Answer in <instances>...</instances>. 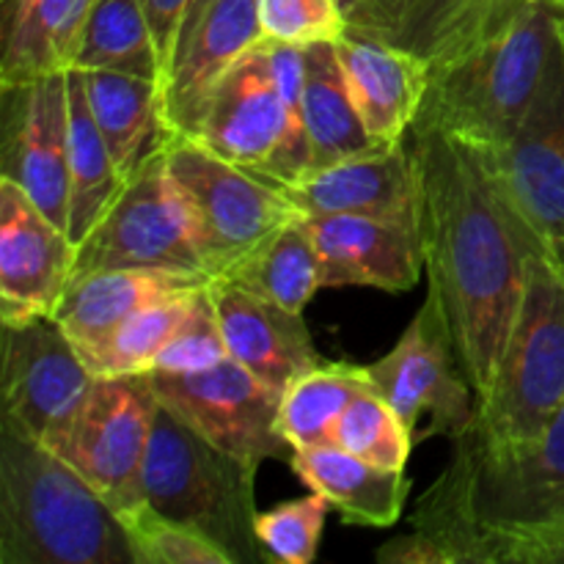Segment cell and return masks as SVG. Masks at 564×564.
Wrapping results in <instances>:
<instances>
[{
	"instance_id": "3",
	"label": "cell",
	"mask_w": 564,
	"mask_h": 564,
	"mask_svg": "<svg viewBox=\"0 0 564 564\" xmlns=\"http://www.w3.org/2000/svg\"><path fill=\"white\" fill-rule=\"evenodd\" d=\"M562 17L556 0H505L468 42L427 66L411 132L441 130L482 152L505 147L560 50Z\"/></svg>"
},
{
	"instance_id": "21",
	"label": "cell",
	"mask_w": 564,
	"mask_h": 564,
	"mask_svg": "<svg viewBox=\"0 0 564 564\" xmlns=\"http://www.w3.org/2000/svg\"><path fill=\"white\" fill-rule=\"evenodd\" d=\"M336 53L369 135L378 143L405 141L422 108L427 64L405 50L347 31L336 39Z\"/></svg>"
},
{
	"instance_id": "8",
	"label": "cell",
	"mask_w": 564,
	"mask_h": 564,
	"mask_svg": "<svg viewBox=\"0 0 564 564\" xmlns=\"http://www.w3.org/2000/svg\"><path fill=\"white\" fill-rule=\"evenodd\" d=\"M102 270H165L209 279L191 215L165 165V143L127 176L113 204L77 242L72 279Z\"/></svg>"
},
{
	"instance_id": "22",
	"label": "cell",
	"mask_w": 564,
	"mask_h": 564,
	"mask_svg": "<svg viewBox=\"0 0 564 564\" xmlns=\"http://www.w3.org/2000/svg\"><path fill=\"white\" fill-rule=\"evenodd\" d=\"M505 0H350L347 33L435 64L474 36Z\"/></svg>"
},
{
	"instance_id": "31",
	"label": "cell",
	"mask_w": 564,
	"mask_h": 564,
	"mask_svg": "<svg viewBox=\"0 0 564 564\" xmlns=\"http://www.w3.org/2000/svg\"><path fill=\"white\" fill-rule=\"evenodd\" d=\"M375 389L369 367L323 361L297 378L281 397V435L295 449L330 444L341 413L364 391Z\"/></svg>"
},
{
	"instance_id": "40",
	"label": "cell",
	"mask_w": 564,
	"mask_h": 564,
	"mask_svg": "<svg viewBox=\"0 0 564 564\" xmlns=\"http://www.w3.org/2000/svg\"><path fill=\"white\" fill-rule=\"evenodd\" d=\"M560 31H562V47H564V17H562V28H560Z\"/></svg>"
},
{
	"instance_id": "34",
	"label": "cell",
	"mask_w": 564,
	"mask_h": 564,
	"mask_svg": "<svg viewBox=\"0 0 564 564\" xmlns=\"http://www.w3.org/2000/svg\"><path fill=\"white\" fill-rule=\"evenodd\" d=\"M119 518L130 534L138 564H235L213 540L169 521L143 501L119 512Z\"/></svg>"
},
{
	"instance_id": "37",
	"label": "cell",
	"mask_w": 564,
	"mask_h": 564,
	"mask_svg": "<svg viewBox=\"0 0 564 564\" xmlns=\"http://www.w3.org/2000/svg\"><path fill=\"white\" fill-rule=\"evenodd\" d=\"M262 36L284 44L336 42L347 31L336 0H259Z\"/></svg>"
},
{
	"instance_id": "26",
	"label": "cell",
	"mask_w": 564,
	"mask_h": 564,
	"mask_svg": "<svg viewBox=\"0 0 564 564\" xmlns=\"http://www.w3.org/2000/svg\"><path fill=\"white\" fill-rule=\"evenodd\" d=\"M75 72V69H72ZM91 105L94 121L121 176H130L143 160L169 141L160 83L124 72H77Z\"/></svg>"
},
{
	"instance_id": "7",
	"label": "cell",
	"mask_w": 564,
	"mask_h": 564,
	"mask_svg": "<svg viewBox=\"0 0 564 564\" xmlns=\"http://www.w3.org/2000/svg\"><path fill=\"white\" fill-rule=\"evenodd\" d=\"M165 165L191 215L209 279L229 273L273 231L297 218L279 180L229 163L193 138L171 135Z\"/></svg>"
},
{
	"instance_id": "33",
	"label": "cell",
	"mask_w": 564,
	"mask_h": 564,
	"mask_svg": "<svg viewBox=\"0 0 564 564\" xmlns=\"http://www.w3.org/2000/svg\"><path fill=\"white\" fill-rule=\"evenodd\" d=\"M330 441L389 471H405L411 449L416 446L394 408L375 389L364 391L350 402V408L336 422Z\"/></svg>"
},
{
	"instance_id": "29",
	"label": "cell",
	"mask_w": 564,
	"mask_h": 564,
	"mask_svg": "<svg viewBox=\"0 0 564 564\" xmlns=\"http://www.w3.org/2000/svg\"><path fill=\"white\" fill-rule=\"evenodd\" d=\"M218 279L231 281L253 295L273 301L290 312H303L314 295L323 290V268L312 235L301 215L281 226L257 251L237 262Z\"/></svg>"
},
{
	"instance_id": "9",
	"label": "cell",
	"mask_w": 564,
	"mask_h": 564,
	"mask_svg": "<svg viewBox=\"0 0 564 564\" xmlns=\"http://www.w3.org/2000/svg\"><path fill=\"white\" fill-rule=\"evenodd\" d=\"M369 378L402 419L413 444L457 441L471 427L477 391L463 367L449 317L430 290L397 345L369 364Z\"/></svg>"
},
{
	"instance_id": "18",
	"label": "cell",
	"mask_w": 564,
	"mask_h": 564,
	"mask_svg": "<svg viewBox=\"0 0 564 564\" xmlns=\"http://www.w3.org/2000/svg\"><path fill=\"white\" fill-rule=\"evenodd\" d=\"M284 185V182H281ZM297 215H372L419 224V165L405 141L375 143L284 185Z\"/></svg>"
},
{
	"instance_id": "11",
	"label": "cell",
	"mask_w": 564,
	"mask_h": 564,
	"mask_svg": "<svg viewBox=\"0 0 564 564\" xmlns=\"http://www.w3.org/2000/svg\"><path fill=\"white\" fill-rule=\"evenodd\" d=\"M562 28V25H560ZM482 152V149H479ZM488 160L529 251L564 268V47L560 44L545 80L516 135Z\"/></svg>"
},
{
	"instance_id": "19",
	"label": "cell",
	"mask_w": 564,
	"mask_h": 564,
	"mask_svg": "<svg viewBox=\"0 0 564 564\" xmlns=\"http://www.w3.org/2000/svg\"><path fill=\"white\" fill-rule=\"evenodd\" d=\"M323 268V286H372L408 292L424 270L419 224L372 215H312L303 218Z\"/></svg>"
},
{
	"instance_id": "12",
	"label": "cell",
	"mask_w": 564,
	"mask_h": 564,
	"mask_svg": "<svg viewBox=\"0 0 564 564\" xmlns=\"http://www.w3.org/2000/svg\"><path fill=\"white\" fill-rule=\"evenodd\" d=\"M158 411L149 375L94 378L69 430L50 449L80 471L116 512L141 501V471Z\"/></svg>"
},
{
	"instance_id": "5",
	"label": "cell",
	"mask_w": 564,
	"mask_h": 564,
	"mask_svg": "<svg viewBox=\"0 0 564 564\" xmlns=\"http://www.w3.org/2000/svg\"><path fill=\"white\" fill-rule=\"evenodd\" d=\"M257 471L158 400L143 457L141 501L213 540L235 564L264 562L257 540Z\"/></svg>"
},
{
	"instance_id": "25",
	"label": "cell",
	"mask_w": 564,
	"mask_h": 564,
	"mask_svg": "<svg viewBox=\"0 0 564 564\" xmlns=\"http://www.w3.org/2000/svg\"><path fill=\"white\" fill-rule=\"evenodd\" d=\"M91 0H0V86L69 72Z\"/></svg>"
},
{
	"instance_id": "13",
	"label": "cell",
	"mask_w": 564,
	"mask_h": 564,
	"mask_svg": "<svg viewBox=\"0 0 564 564\" xmlns=\"http://www.w3.org/2000/svg\"><path fill=\"white\" fill-rule=\"evenodd\" d=\"M154 397L185 419L218 449L259 468L264 460L292 457L281 435V394L253 378L242 364L226 358L204 372H147Z\"/></svg>"
},
{
	"instance_id": "16",
	"label": "cell",
	"mask_w": 564,
	"mask_h": 564,
	"mask_svg": "<svg viewBox=\"0 0 564 564\" xmlns=\"http://www.w3.org/2000/svg\"><path fill=\"white\" fill-rule=\"evenodd\" d=\"M262 39L259 0H191L160 80L169 135L193 138L215 83Z\"/></svg>"
},
{
	"instance_id": "1",
	"label": "cell",
	"mask_w": 564,
	"mask_h": 564,
	"mask_svg": "<svg viewBox=\"0 0 564 564\" xmlns=\"http://www.w3.org/2000/svg\"><path fill=\"white\" fill-rule=\"evenodd\" d=\"M411 138L427 290L449 317L479 402L521 303L529 248L477 147L441 130H413Z\"/></svg>"
},
{
	"instance_id": "15",
	"label": "cell",
	"mask_w": 564,
	"mask_h": 564,
	"mask_svg": "<svg viewBox=\"0 0 564 564\" xmlns=\"http://www.w3.org/2000/svg\"><path fill=\"white\" fill-rule=\"evenodd\" d=\"M0 180L20 185L66 231L69 72L0 86Z\"/></svg>"
},
{
	"instance_id": "28",
	"label": "cell",
	"mask_w": 564,
	"mask_h": 564,
	"mask_svg": "<svg viewBox=\"0 0 564 564\" xmlns=\"http://www.w3.org/2000/svg\"><path fill=\"white\" fill-rule=\"evenodd\" d=\"M124 187L102 132L94 121L80 75L69 69V213L66 235L80 242Z\"/></svg>"
},
{
	"instance_id": "17",
	"label": "cell",
	"mask_w": 564,
	"mask_h": 564,
	"mask_svg": "<svg viewBox=\"0 0 564 564\" xmlns=\"http://www.w3.org/2000/svg\"><path fill=\"white\" fill-rule=\"evenodd\" d=\"M75 253L72 237L20 185L0 180V323L53 317L69 286Z\"/></svg>"
},
{
	"instance_id": "6",
	"label": "cell",
	"mask_w": 564,
	"mask_h": 564,
	"mask_svg": "<svg viewBox=\"0 0 564 564\" xmlns=\"http://www.w3.org/2000/svg\"><path fill=\"white\" fill-rule=\"evenodd\" d=\"M562 408L564 268L529 251L521 303L468 433L490 444H521L538 438Z\"/></svg>"
},
{
	"instance_id": "4",
	"label": "cell",
	"mask_w": 564,
	"mask_h": 564,
	"mask_svg": "<svg viewBox=\"0 0 564 564\" xmlns=\"http://www.w3.org/2000/svg\"><path fill=\"white\" fill-rule=\"evenodd\" d=\"M0 564H138L113 505L3 413Z\"/></svg>"
},
{
	"instance_id": "2",
	"label": "cell",
	"mask_w": 564,
	"mask_h": 564,
	"mask_svg": "<svg viewBox=\"0 0 564 564\" xmlns=\"http://www.w3.org/2000/svg\"><path fill=\"white\" fill-rule=\"evenodd\" d=\"M411 527L438 564H564V408L532 441H452Z\"/></svg>"
},
{
	"instance_id": "39",
	"label": "cell",
	"mask_w": 564,
	"mask_h": 564,
	"mask_svg": "<svg viewBox=\"0 0 564 564\" xmlns=\"http://www.w3.org/2000/svg\"><path fill=\"white\" fill-rule=\"evenodd\" d=\"M336 3H339V9H341V14H345V9H347V3H350V0H336Z\"/></svg>"
},
{
	"instance_id": "20",
	"label": "cell",
	"mask_w": 564,
	"mask_h": 564,
	"mask_svg": "<svg viewBox=\"0 0 564 564\" xmlns=\"http://www.w3.org/2000/svg\"><path fill=\"white\" fill-rule=\"evenodd\" d=\"M207 290L229 356L268 389L284 397L297 378L323 364L303 312H290L226 279H209Z\"/></svg>"
},
{
	"instance_id": "24",
	"label": "cell",
	"mask_w": 564,
	"mask_h": 564,
	"mask_svg": "<svg viewBox=\"0 0 564 564\" xmlns=\"http://www.w3.org/2000/svg\"><path fill=\"white\" fill-rule=\"evenodd\" d=\"M292 471L314 494L325 496L347 527L389 529L405 510L411 479L405 471L372 466L352 452L330 444L295 449Z\"/></svg>"
},
{
	"instance_id": "23",
	"label": "cell",
	"mask_w": 564,
	"mask_h": 564,
	"mask_svg": "<svg viewBox=\"0 0 564 564\" xmlns=\"http://www.w3.org/2000/svg\"><path fill=\"white\" fill-rule=\"evenodd\" d=\"M207 281L165 270H102L72 279L53 317L86 361L135 312L163 297L196 290Z\"/></svg>"
},
{
	"instance_id": "30",
	"label": "cell",
	"mask_w": 564,
	"mask_h": 564,
	"mask_svg": "<svg viewBox=\"0 0 564 564\" xmlns=\"http://www.w3.org/2000/svg\"><path fill=\"white\" fill-rule=\"evenodd\" d=\"M69 69L124 72L160 83L163 69L141 0H91Z\"/></svg>"
},
{
	"instance_id": "10",
	"label": "cell",
	"mask_w": 564,
	"mask_h": 564,
	"mask_svg": "<svg viewBox=\"0 0 564 564\" xmlns=\"http://www.w3.org/2000/svg\"><path fill=\"white\" fill-rule=\"evenodd\" d=\"M193 141L284 185L312 169V149L281 99L264 39L215 83Z\"/></svg>"
},
{
	"instance_id": "36",
	"label": "cell",
	"mask_w": 564,
	"mask_h": 564,
	"mask_svg": "<svg viewBox=\"0 0 564 564\" xmlns=\"http://www.w3.org/2000/svg\"><path fill=\"white\" fill-rule=\"evenodd\" d=\"M207 284L193 295V303L191 308H187L185 319H182L180 328L171 334V339L165 341V347L160 350V356L154 358L149 372H204V369H213L218 367V364H224L226 358H231Z\"/></svg>"
},
{
	"instance_id": "14",
	"label": "cell",
	"mask_w": 564,
	"mask_h": 564,
	"mask_svg": "<svg viewBox=\"0 0 564 564\" xmlns=\"http://www.w3.org/2000/svg\"><path fill=\"white\" fill-rule=\"evenodd\" d=\"M0 413L53 446L86 402L94 383L91 369L50 314L0 323Z\"/></svg>"
},
{
	"instance_id": "41",
	"label": "cell",
	"mask_w": 564,
	"mask_h": 564,
	"mask_svg": "<svg viewBox=\"0 0 564 564\" xmlns=\"http://www.w3.org/2000/svg\"><path fill=\"white\" fill-rule=\"evenodd\" d=\"M556 3H562V6H564V0H556Z\"/></svg>"
},
{
	"instance_id": "35",
	"label": "cell",
	"mask_w": 564,
	"mask_h": 564,
	"mask_svg": "<svg viewBox=\"0 0 564 564\" xmlns=\"http://www.w3.org/2000/svg\"><path fill=\"white\" fill-rule=\"evenodd\" d=\"M330 505L325 496L308 494L303 499L281 501L273 510L257 516V540L264 560L281 564H312L323 540Z\"/></svg>"
},
{
	"instance_id": "32",
	"label": "cell",
	"mask_w": 564,
	"mask_h": 564,
	"mask_svg": "<svg viewBox=\"0 0 564 564\" xmlns=\"http://www.w3.org/2000/svg\"><path fill=\"white\" fill-rule=\"evenodd\" d=\"M204 286V284H202ZM202 286L191 292H180V295L163 297V301L152 303V306L141 308L132 314L130 319L119 325L113 334L105 339L94 356L86 358V367L91 369L94 378H113V375H141L149 372L154 358L165 347L180 323L185 319L187 308H191L193 295Z\"/></svg>"
},
{
	"instance_id": "38",
	"label": "cell",
	"mask_w": 564,
	"mask_h": 564,
	"mask_svg": "<svg viewBox=\"0 0 564 564\" xmlns=\"http://www.w3.org/2000/svg\"><path fill=\"white\" fill-rule=\"evenodd\" d=\"M141 6H143V14H147L149 20V28H152L160 69H165L171 50H174L176 33H180V25L182 20H185L191 0H141ZM160 80H163V77H160Z\"/></svg>"
},
{
	"instance_id": "27",
	"label": "cell",
	"mask_w": 564,
	"mask_h": 564,
	"mask_svg": "<svg viewBox=\"0 0 564 564\" xmlns=\"http://www.w3.org/2000/svg\"><path fill=\"white\" fill-rule=\"evenodd\" d=\"M303 127L312 149V169H323L378 143L367 132L352 102L336 42L306 44Z\"/></svg>"
}]
</instances>
